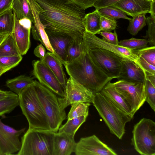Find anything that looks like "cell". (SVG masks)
I'll list each match as a JSON object with an SVG mask.
<instances>
[{
  "instance_id": "1",
  "label": "cell",
  "mask_w": 155,
  "mask_h": 155,
  "mask_svg": "<svg viewBox=\"0 0 155 155\" xmlns=\"http://www.w3.org/2000/svg\"><path fill=\"white\" fill-rule=\"evenodd\" d=\"M40 7L39 18L45 28L64 32L74 37L85 31L83 10L69 0H35Z\"/></svg>"
},
{
  "instance_id": "2",
  "label": "cell",
  "mask_w": 155,
  "mask_h": 155,
  "mask_svg": "<svg viewBox=\"0 0 155 155\" xmlns=\"http://www.w3.org/2000/svg\"><path fill=\"white\" fill-rule=\"evenodd\" d=\"M64 66L70 78L94 93L112 80L93 62L85 47L78 57Z\"/></svg>"
},
{
  "instance_id": "3",
  "label": "cell",
  "mask_w": 155,
  "mask_h": 155,
  "mask_svg": "<svg viewBox=\"0 0 155 155\" xmlns=\"http://www.w3.org/2000/svg\"><path fill=\"white\" fill-rule=\"evenodd\" d=\"M92 104L110 133L122 139L126 124L133 118L117 108L101 91L94 94Z\"/></svg>"
},
{
  "instance_id": "4",
  "label": "cell",
  "mask_w": 155,
  "mask_h": 155,
  "mask_svg": "<svg viewBox=\"0 0 155 155\" xmlns=\"http://www.w3.org/2000/svg\"><path fill=\"white\" fill-rule=\"evenodd\" d=\"M33 83L24 88L18 95L19 105L28 122L29 129L50 130Z\"/></svg>"
},
{
  "instance_id": "5",
  "label": "cell",
  "mask_w": 155,
  "mask_h": 155,
  "mask_svg": "<svg viewBox=\"0 0 155 155\" xmlns=\"http://www.w3.org/2000/svg\"><path fill=\"white\" fill-rule=\"evenodd\" d=\"M55 132L50 130L28 129L21 138L18 155H53Z\"/></svg>"
},
{
  "instance_id": "6",
  "label": "cell",
  "mask_w": 155,
  "mask_h": 155,
  "mask_svg": "<svg viewBox=\"0 0 155 155\" xmlns=\"http://www.w3.org/2000/svg\"><path fill=\"white\" fill-rule=\"evenodd\" d=\"M33 84L47 118L50 130L57 133L63 121L67 118L65 111L61 107L56 94L36 80H34Z\"/></svg>"
},
{
  "instance_id": "7",
  "label": "cell",
  "mask_w": 155,
  "mask_h": 155,
  "mask_svg": "<svg viewBox=\"0 0 155 155\" xmlns=\"http://www.w3.org/2000/svg\"><path fill=\"white\" fill-rule=\"evenodd\" d=\"M131 144L135 150L143 155H155V123L145 118L134 126Z\"/></svg>"
},
{
  "instance_id": "8",
  "label": "cell",
  "mask_w": 155,
  "mask_h": 155,
  "mask_svg": "<svg viewBox=\"0 0 155 155\" xmlns=\"http://www.w3.org/2000/svg\"><path fill=\"white\" fill-rule=\"evenodd\" d=\"M84 45L93 62L112 79L117 78L121 70L122 58L107 50Z\"/></svg>"
},
{
  "instance_id": "9",
  "label": "cell",
  "mask_w": 155,
  "mask_h": 155,
  "mask_svg": "<svg viewBox=\"0 0 155 155\" xmlns=\"http://www.w3.org/2000/svg\"><path fill=\"white\" fill-rule=\"evenodd\" d=\"M130 106L134 116L145 102L144 84L119 80L112 83Z\"/></svg>"
},
{
  "instance_id": "10",
  "label": "cell",
  "mask_w": 155,
  "mask_h": 155,
  "mask_svg": "<svg viewBox=\"0 0 155 155\" xmlns=\"http://www.w3.org/2000/svg\"><path fill=\"white\" fill-rule=\"evenodd\" d=\"M94 94L70 77L64 90V97H58V99L61 107L64 109L74 102L92 103Z\"/></svg>"
},
{
  "instance_id": "11",
  "label": "cell",
  "mask_w": 155,
  "mask_h": 155,
  "mask_svg": "<svg viewBox=\"0 0 155 155\" xmlns=\"http://www.w3.org/2000/svg\"><path fill=\"white\" fill-rule=\"evenodd\" d=\"M83 38L84 44L88 46L107 50L122 59L133 61L140 67L138 61V57L133 50L119 45H114L105 42L95 35L86 31L83 34Z\"/></svg>"
},
{
  "instance_id": "12",
  "label": "cell",
  "mask_w": 155,
  "mask_h": 155,
  "mask_svg": "<svg viewBox=\"0 0 155 155\" xmlns=\"http://www.w3.org/2000/svg\"><path fill=\"white\" fill-rule=\"evenodd\" d=\"M25 129L16 130L0 119V155H12L20 150L21 142L19 137Z\"/></svg>"
},
{
  "instance_id": "13",
  "label": "cell",
  "mask_w": 155,
  "mask_h": 155,
  "mask_svg": "<svg viewBox=\"0 0 155 155\" xmlns=\"http://www.w3.org/2000/svg\"><path fill=\"white\" fill-rule=\"evenodd\" d=\"M32 74L38 82L56 94L63 97L64 90L55 76L48 67L41 60L32 61Z\"/></svg>"
},
{
  "instance_id": "14",
  "label": "cell",
  "mask_w": 155,
  "mask_h": 155,
  "mask_svg": "<svg viewBox=\"0 0 155 155\" xmlns=\"http://www.w3.org/2000/svg\"><path fill=\"white\" fill-rule=\"evenodd\" d=\"M76 155H117L115 151L95 135L82 137L76 143Z\"/></svg>"
},
{
  "instance_id": "15",
  "label": "cell",
  "mask_w": 155,
  "mask_h": 155,
  "mask_svg": "<svg viewBox=\"0 0 155 155\" xmlns=\"http://www.w3.org/2000/svg\"><path fill=\"white\" fill-rule=\"evenodd\" d=\"M14 25L12 34L21 55L26 54L30 46L32 22L29 19H19L14 12Z\"/></svg>"
},
{
  "instance_id": "16",
  "label": "cell",
  "mask_w": 155,
  "mask_h": 155,
  "mask_svg": "<svg viewBox=\"0 0 155 155\" xmlns=\"http://www.w3.org/2000/svg\"><path fill=\"white\" fill-rule=\"evenodd\" d=\"M34 19L33 25L31 26V33L33 38L38 41L50 52L57 56L50 44L45 28L39 18L40 7L35 0H28Z\"/></svg>"
},
{
  "instance_id": "17",
  "label": "cell",
  "mask_w": 155,
  "mask_h": 155,
  "mask_svg": "<svg viewBox=\"0 0 155 155\" xmlns=\"http://www.w3.org/2000/svg\"><path fill=\"white\" fill-rule=\"evenodd\" d=\"M45 30L58 58L64 65L66 64L67 48L71 41L75 37L64 32L47 28H45Z\"/></svg>"
},
{
  "instance_id": "18",
  "label": "cell",
  "mask_w": 155,
  "mask_h": 155,
  "mask_svg": "<svg viewBox=\"0 0 155 155\" xmlns=\"http://www.w3.org/2000/svg\"><path fill=\"white\" fill-rule=\"evenodd\" d=\"M145 74L143 70L135 62L122 59L121 70L117 78L118 80H123L144 84Z\"/></svg>"
},
{
  "instance_id": "19",
  "label": "cell",
  "mask_w": 155,
  "mask_h": 155,
  "mask_svg": "<svg viewBox=\"0 0 155 155\" xmlns=\"http://www.w3.org/2000/svg\"><path fill=\"white\" fill-rule=\"evenodd\" d=\"M151 1L147 0H121L112 7L133 17L139 14L149 13Z\"/></svg>"
},
{
  "instance_id": "20",
  "label": "cell",
  "mask_w": 155,
  "mask_h": 155,
  "mask_svg": "<svg viewBox=\"0 0 155 155\" xmlns=\"http://www.w3.org/2000/svg\"><path fill=\"white\" fill-rule=\"evenodd\" d=\"M76 144L74 137L64 132L55 133L53 155H70L74 152Z\"/></svg>"
},
{
  "instance_id": "21",
  "label": "cell",
  "mask_w": 155,
  "mask_h": 155,
  "mask_svg": "<svg viewBox=\"0 0 155 155\" xmlns=\"http://www.w3.org/2000/svg\"><path fill=\"white\" fill-rule=\"evenodd\" d=\"M101 91L119 110L133 118L134 116L130 106L124 98L117 91L110 81L106 85Z\"/></svg>"
},
{
  "instance_id": "22",
  "label": "cell",
  "mask_w": 155,
  "mask_h": 155,
  "mask_svg": "<svg viewBox=\"0 0 155 155\" xmlns=\"http://www.w3.org/2000/svg\"><path fill=\"white\" fill-rule=\"evenodd\" d=\"M40 60L50 69L64 90L68 79L61 61L51 52L46 53L44 57L40 58Z\"/></svg>"
},
{
  "instance_id": "23",
  "label": "cell",
  "mask_w": 155,
  "mask_h": 155,
  "mask_svg": "<svg viewBox=\"0 0 155 155\" xmlns=\"http://www.w3.org/2000/svg\"><path fill=\"white\" fill-rule=\"evenodd\" d=\"M84 49L83 36H77L74 38L67 48L66 64L69 63L78 57L83 53Z\"/></svg>"
},
{
  "instance_id": "24",
  "label": "cell",
  "mask_w": 155,
  "mask_h": 155,
  "mask_svg": "<svg viewBox=\"0 0 155 155\" xmlns=\"http://www.w3.org/2000/svg\"><path fill=\"white\" fill-rule=\"evenodd\" d=\"M101 16L97 10L86 14L83 20L85 31L94 35L100 31Z\"/></svg>"
},
{
  "instance_id": "25",
  "label": "cell",
  "mask_w": 155,
  "mask_h": 155,
  "mask_svg": "<svg viewBox=\"0 0 155 155\" xmlns=\"http://www.w3.org/2000/svg\"><path fill=\"white\" fill-rule=\"evenodd\" d=\"M12 9L19 19L26 18L33 23V15L28 0H14Z\"/></svg>"
},
{
  "instance_id": "26",
  "label": "cell",
  "mask_w": 155,
  "mask_h": 155,
  "mask_svg": "<svg viewBox=\"0 0 155 155\" xmlns=\"http://www.w3.org/2000/svg\"><path fill=\"white\" fill-rule=\"evenodd\" d=\"M33 78L25 75H21L15 78L8 80L6 85L11 91L18 95L21 91L34 81Z\"/></svg>"
},
{
  "instance_id": "27",
  "label": "cell",
  "mask_w": 155,
  "mask_h": 155,
  "mask_svg": "<svg viewBox=\"0 0 155 155\" xmlns=\"http://www.w3.org/2000/svg\"><path fill=\"white\" fill-rule=\"evenodd\" d=\"M19 55L12 34H9L0 44V57Z\"/></svg>"
},
{
  "instance_id": "28",
  "label": "cell",
  "mask_w": 155,
  "mask_h": 155,
  "mask_svg": "<svg viewBox=\"0 0 155 155\" xmlns=\"http://www.w3.org/2000/svg\"><path fill=\"white\" fill-rule=\"evenodd\" d=\"M87 117L84 116L68 120L67 121L58 129V133L64 132L73 137L80 127L84 122Z\"/></svg>"
},
{
  "instance_id": "29",
  "label": "cell",
  "mask_w": 155,
  "mask_h": 155,
  "mask_svg": "<svg viewBox=\"0 0 155 155\" xmlns=\"http://www.w3.org/2000/svg\"><path fill=\"white\" fill-rule=\"evenodd\" d=\"M14 25V15L12 8L0 15V33H12Z\"/></svg>"
},
{
  "instance_id": "30",
  "label": "cell",
  "mask_w": 155,
  "mask_h": 155,
  "mask_svg": "<svg viewBox=\"0 0 155 155\" xmlns=\"http://www.w3.org/2000/svg\"><path fill=\"white\" fill-rule=\"evenodd\" d=\"M19 105L18 96L15 93L0 100V117L10 113Z\"/></svg>"
},
{
  "instance_id": "31",
  "label": "cell",
  "mask_w": 155,
  "mask_h": 155,
  "mask_svg": "<svg viewBox=\"0 0 155 155\" xmlns=\"http://www.w3.org/2000/svg\"><path fill=\"white\" fill-rule=\"evenodd\" d=\"M91 103L83 102H76L71 104V107L68 115V120L88 115L89 107Z\"/></svg>"
},
{
  "instance_id": "32",
  "label": "cell",
  "mask_w": 155,
  "mask_h": 155,
  "mask_svg": "<svg viewBox=\"0 0 155 155\" xmlns=\"http://www.w3.org/2000/svg\"><path fill=\"white\" fill-rule=\"evenodd\" d=\"M144 14H139L133 17L129 21L127 30L133 36L136 35L147 24V18Z\"/></svg>"
},
{
  "instance_id": "33",
  "label": "cell",
  "mask_w": 155,
  "mask_h": 155,
  "mask_svg": "<svg viewBox=\"0 0 155 155\" xmlns=\"http://www.w3.org/2000/svg\"><path fill=\"white\" fill-rule=\"evenodd\" d=\"M148 43L146 39L131 38L129 39L120 40L118 45L132 50L139 49L147 47Z\"/></svg>"
},
{
  "instance_id": "34",
  "label": "cell",
  "mask_w": 155,
  "mask_h": 155,
  "mask_svg": "<svg viewBox=\"0 0 155 155\" xmlns=\"http://www.w3.org/2000/svg\"><path fill=\"white\" fill-rule=\"evenodd\" d=\"M99 11L102 15L107 16L114 19L123 18L129 21L131 19L120 9L112 6H108L100 9Z\"/></svg>"
},
{
  "instance_id": "35",
  "label": "cell",
  "mask_w": 155,
  "mask_h": 155,
  "mask_svg": "<svg viewBox=\"0 0 155 155\" xmlns=\"http://www.w3.org/2000/svg\"><path fill=\"white\" fill-rule=\"evenodd\" d=\"M136 54L155 66V46H151L133 50Z\"/></svg>"
},
{
  "instance_id": "36",
  "label": "cell",
  "mask_w": 155,
  "mask_h": 155,
  "mask_svg": "<svg viewBox=\"0 0 155 155\" xmlns=\"http://www.w3.org/2000/svg\"><path fill=\"white\" fill-rule=\"evenodd\" d=\"M22 58L21 55L0 57V67L8 71L17 65Z\"/></svg>"
},
{
  "instance_id": "37",
  "label": "cell",
  "mask_w": 155,
  "mask_h": 155,
  "mask_svg": "<svg viewBox=\"0 0 155 155\" xmlns=\"http://www.w3.org/2000/svg\"><path fill=\"white\" fill-rule=\"evenodd\" d=\"M145 91V101L149 105L152 109L155 111V84L146 78Z\"/></svg>"
},
{
  "instance_id": "38",
  "label": "cell",
  "mask_w": 155,
  "mask_h": 155,
  "mask_svg": "<svg viewBox=\"0 0 155 155\" xmlns=\"http://www.w3.org/2000/svg\"><path fill=\"white\" fill-rule=\"evenodd\" d=\"M148 29L143 37L151 46H155V16L150 15L147 17Z\"/></svg>"
},
{
  "instance_id": "39",
  "label": "cell",
  "mask_w": 155,
  "mask_h": 155,
  "mask_svg": "<svg viewBox=\"0 0 155 155\" xmlns=\"http://www.w3.org/2000/svg\"><path fill=\"white\" fill-rule=\"evenodd\" d=\"M117 27V23L115 19L101 15L100 31L110 32L114 30Z\"/></svg>"
},
{
  "instance_id": "40",
  "label": "cell",
  "mask_w": 155,
  "mask_h": 155,
  "mask_svg": "<svg viewBox=\"0 0 155 155\" xmlns=\"http://www.w3.org/2000/svg\"><path fill=\"white\" fill-rule=\"evenodd\" d=\"M97 34H100L102 36V39L104 41L114 45H118L117 35L115 30L114 33L101 31Z\"/></svg>"
},
{
  "instance_id": "41",
  "label": "cell",
  "mask_w": 155,
  "mask_h": 155,
  "mask_svg": "<svg viewBox=\"0 0 155 155\" xmlns=\"http://www.w3.org/2000/svg\"><path fill=\"white\" fill-rule=\"evenodd\" d=\"M140 67L146 74H155V66L151 64L141 57L138 56Z\"/></svg>"
},
{
  "instance_id": "42",
  "label": "cell",
  "mask_w": 155,
  "mask_h": 155,
  "mask_svg": "<svg viewBox=\"0 0 155 155\" xmlns=\"http://www.w3.org/2000/svg\"><path fill=\"white\" fill-rule=\"evenodd\" d=\"M82 9H85L94 7L98 0H69Z\"/></svg>"
},
{
  "instance_id": "43",
  "label": "cell",
  "mask_w": 155,
  "mask_h": 155,
  "mask_svg": "<svg viewBox=\"0 0 155 155\" xmlns=\"http://www.w3.org/2000/svg\"><path fill=\"white\" fill-rule=\"evenodd\" d=\"M121 0H98L94 4L95 10L108 6H112Z\"/></svg>"
},
{
  "instance_id": "44",
  "label": "cell",
  "mask_w": 155,
  "mask_h": 155,
  "mask_svg": "<svg viewBox=\"0 0 155 155\" xmlns=\"http://www.w3.org/2000/svg\"><path fill=\"white\" fill-rule=\"evenodd\" d=\"M14 0H0V15L12 8Z\"/></svg>"
},
{
  "instance_id": "45",
  "label": "cell",
  "mask_w": 155,
  "mask_h": 155,
  "mask_svg": "<svg viewBox=\"0 0 155 155\" xmlns=\"http://www.w3.org/2000/svg\"><path fill=\"white\" fill-rule=\"evenodd\" d=\"M45 53V49L41 44L37 46L34 51V54L35 55L40 58H43Z\"/></svg>"
},
{
  "instance_id": "46",
  "label": "cell",
  "mask_w": 155,
  "mask_h": 155,
  "mask_svg": "<svg viewBox=\"0 0 155 155\" xmlns=\"http://www.w3.org/2000/svg\"><path fill=\"white\" fill-rule=\"evenodd\" d=\"M15 93L11 91H4L0 90V100L14 94Z\"/></svg>"
},
{
  "instance_id": "47",
  "label": "cell",
  "mask_w": 155,
  "mask_h": 155,
  "mask_svg": "<svg viewBox=\"0 0 155 155\" xmlns=\"http://www.w3.org/2000/svg\"><path fill=\"white\" fill-rule=\"evenodd\" d=\"M155 0L151 1L150 10L149 13L150 15L152 16H155Z\"/></svg>"
},
{
  "instance_id": "48",
  "label": "cell",
  "mask_w": 155,
  "mask_h": 155,
  "mask_svg": "<svg viewBox=\"0 0 155 155\" xmlns=\"http://www.w3.org/2000/svg\"><path fill=\"white\" fill-rule=\"evenodd\" d=\"M9 34L7 33H0V44Z\"/></svg>"
},
{
  "instance_id": "49",
  "label": "cell",
  "mask_w": 155,
  "mask_h": 155,
  "mask_svg": "<svg viewBox=\"0 0 155 155\" xmlns=\"http://www.w3.org/2000/svg\"><path fill=\"white\" fill-rule=\"evenodd\" d=\"M7 71L5 69L0 67V77L3 74Z\"/></svg>"
},
{
  "instance_id": "50",
  "label": "cell",
  "mask_w": 155,
  "mask_h": 155,
  "mask_svg": "<svg viewBox=\"0 0 155 155\" xmlns=\"http://www.w3.org/2000/svg\"><path fill=\"white\" fill-rule=\"evenodd\" d=\"M147 0L150 1H152L153 0Z\"/></svg>"
}]
</instances>
